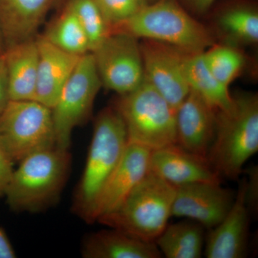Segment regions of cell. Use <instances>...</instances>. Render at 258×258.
<instances>
[{
    "instance_id": "cell-1",
    "label": "cell",
    "mask_w": 258,
    "mask_h": 258,
    "mask_svg": "<svg viewBox=\"0 0 258 258\" xmlns=\"http://www.w3.org/2000/svg\"><path fill=\"white\" fill-rule=\"evenodd\" d=\"M232 96L228 109L217 111L215 138L207 159L220 178L237 180L244 164L258 152V97L250 93Z\"/></svg>"
},
{
    "instance_id": "cell-2",
    "label": "cell",
    "mask_w": 258,
    "mask_h": 258,
    "mask_svg": "<svg viewBox=\"0 0 258 258\" xmlns=\"http://www.w3.org/2000/svg\"><path fill=\"white\" fill-rule=\"evenodd\" d=\"M128 143L126 128L119 113L115 108L103 109L95 121L87 161L73 206L76 215L88 223L94 222L97 200Z\"/></svg>"
},
{
    "instance_id": "cell-3",
    "label": "cell",
    "mask_w": 258,
    "mask_h": 258,
    "mask_svg": "<svg viewBox=\"0 0 258 258\" xmlns=\"http://www.w3.org/2000/svg\"><path fill=\"white\" fill-rule=\"evenodd\" d=\"M69 149L55 147L30 154L20 161L4 196L17 212H37L55 203L71 169Z\"/></svg>"
},
{
    "instance_id": "cell-4",
    "label": "cell",
    "mask_w": 258,
    "mask_h": 258,
    "mask_svg": "<svg viewBox=\"0 0 258 258\" xmlns=\"http://www.w3.org/2000/svg\"><path fill=\"white\" fill-rule=\"evenodd\" d=\"M112 32L161 42L185 54L201 53L215 44L210 30L175 0L146 5L124 23L113 27Z\"/></svg>"
},
{
    "instance_id": "cell-5",
    "label": "cell",
    "mask_w": 258,
    "mask_h": 258,
    "mask_svg": "<svg viewBox=\"0 0 258 258\" xmlns=\"http://www.w3.org/2000/svg\"><path fill=\"white\" fill-rule=\"evenodd\" d=\"M175 186L149 171L114 211L97 221L149 242L156 239L168 225Z\"/></svg>"
},
{
    "instance_id": "cell-6",
    "label": "cell",
    "mask_w": 258,
    "mask_h": 258,
    "mask_svg": "<svg viewBox=\"0 0 258 258\" xmlns=\"http://www.w3.org/2000/svg\"><path fill=\"white\" fill-rule=\"evenodd\" d=\"M115 108L124 122L128 142L152 151L176 144V111L145 79L122 95Z\"/></svg>"
},
{
    "instance_id": "cell-7",
    "label": "cell",
    "mask_w": 258,
    "mask_h": 258,
    "mask_svg": "<svg viewBox=\"0 0 258 258\" xmlns=\"http://www.w3.org/2000/svg\"><path fill=\"white\" fill-rule=\"evenodd\" d=\"M0 140L14 162L55 147L52 110L35 100L10 101L0 115Z\"/></svg>"
},
{
    "instance_id": "cell-8",
    "label": "cell",
    "mask_w": 258,
    "mask_h": 258,
    "mask_svg": "<svg viewBox=\"0 0 258 258\" xmlns=\"http://www.w3.org/2000/svg\"><path fill=\"white\" fill-rule=\"evenodd\" d=\"M101 86L92 53L81 56L51 108L57 147L69 149L74 128L89 118Z\"/></svg>"
},
{
    "instance_id": "cell-9",
    "label": "cell",
    "mask_w": 258,
    "mask_h": 258,
    "mask_svg": "<svg viewBox=\"0 0 258 258\" xmlns=\"http://www.w3.org/2000/svg\"><path fill=\"white\" fill-rule=\"evenodd\" d=\"M91 53L102 86L122 96L143 83V60L137 37L112 32Z\"/></svg>"
},
{
    "instance_id": "cell-10",
    "label": "cell",
    "mask_w": 258,
    "mask_h": 258,
    "mask_svg": "<svg viewBox=\"0 0 258 258\" xmlns=\"http://www.w3.org/2000/svg\"><path fill=\"white\" fill-rule=\"evenodd\" d=\"M144 78L176 110L190 89L183 70L185 53L154 40L140 43Z\"/></svg>"
},
{
    "instance_id": "cell-11",
    "label": "cell",
    "mask_w": 258,
    "mask_h": 258,
    "mask_svg": "<svg viewBox=\"0 0 258 258\" xmlns=\"http://www.w3.org/2000/svg\"><path fill=\"white\" fill-rule=\"evenodd\" d=\"M171 216L185 217L213 228L229 212L235 194L221 182H197L175 186Z\"/></svg>"
},
{
    "instance_id": "cell-12",
    "label": "cell",
    "mask_w": 258,
    "mask_h": 258,
    "mask_svg": "<svg viewBox=\"0 0 258 258\" xmlns=\"http://www.w3.org/2000/svg\"><path fill=\"white\" fill-rule=\"evenodd\" d=\"M152 150L128 142L118 165L103 186L93 210V222L114 211L149 171Z\"/></svg>"
},
{
    "instance_id": "cell-13",
    "label": "cell",
    "mask_w": 258,
    "mask_h": 258,
    "mask_svg": "<svg viewBox=\"0 0 258 258\" xmlns=\"http://www.w3.org/2000/svg\"><path fill=\"white\" fill-rule=\"evenodd\" d=\"M246 177L240 180L232 207L218 225L211 229L205 244L208 258L246 257L249 213L245 200Z\"/></svg>"
},
{
    "instance_id": "cell-14",
    "label": "cell",
    "mask_w": 258,
    "mask_h": 258,
    "mask_svg": "<svg viewBox=\"0 0 258 258\" xmlns=\"http://www.w3.org/2000/svg\"><path fill=\"white\" fill-rule=\"evenodd\" d=\"M216 124L217 110L190 90L176 110V144L207 159Z\"/></svg>"
},
{
    "instance_id": "cell-15",
    "label": "cell",
    "mask_w": 258,
    "mask_h": 258,
    "mask_svg": "<svg viewBox=\"0 0 258 258\" xmlns=\"http://www.w3.org/2000/svg\"><path fill=\"white\" fill-rule=\"evenodd\" d=\"M149 171L174 186L197 182H221L206 158L184 150L176 144L152 150Z\"/></svg>"
},
{
    "instance_id": "cell-16",
    "label": "cell",
    "mask_w": 258,
    "mask_h": 258,
    "mask_svg": "<svg viewBox=\"0 0 258 258\" xmlns=\"http://www.w3.org/2000/svg\"><path fill=\"white\" fill-rule=\"evenodd\" d=\"M37 42L39 59L35 101L52 108L81 56L68 53L42 36L37 37Z\"/></svg>"
},
{
    "instance_id": "cell-17",
    "label": "cell",
    "mask_w": 258,
    "mask_h": 258,
    "mask_svg": "<svg viewBox=\"0 0 258 258\" xmlns=\"http://www.w3.org/2000/svg\"><path fill=\"white\" fill-rule=\"evenodd\" d=\"M54 0H0V32L5 48L35 38Z\"/></svg>"
},
{
    "instance_id": "cell-18",
    "label": "cell",
    "mask_w": 258,
    "mask_h": 258,
    "mask_svg": "<svg viewBox=\"0 0 258 258\" xmlns=\"http://www.w3.org/2000/svg\"><path fill=\"white\" fill-rule=\"evenodd\" d=\"M10 101L35 100L39 50L37 38L5 48Z\"/></svg>"
},
{
    "instance_id": "cell-19",
    "label": "cell",
    "mask_w": 258,
    "mask_h": 258,
    "mask_svg": "<svg viewBox=\"0 0 258 258\" xmlns=\"http://www.w3.org/2000/svg\"><path fill=\"white\" fill-rule=\"evenodd\" d=\"M82 254L86 258H159L162 255L155 242L113 228L88 235L83 242Z\"/></svg>"
},
{
    "instance_id": "cell-20",
    "label": "cell",
    "mask_w": 258,
    "mask_h": 258,
    "mask_svg": "<svg viewBox=\"0 0 258 258\" xmlns=\"http://www.w3.org/2000/svg\"><path fill=\"white\" fill-rule=\"evenodd\" d=\"M183 70L189 89L217 111L228 109L233 103L229 88L219 82L205 64L203 52L185 54Z\"/></svg>"
},
{
    "instance_id": "cell-21",
    "label": "cell",
    "mask_w": 258,
    "mask_h": 258,
    "mask_svg": "<svg viewBox=\"0 0 258 258\" xmlns=\"http://www.w3.org/2000/svg\"><path fill=\"white\" fill-rule=\"evenodd\" d=\"M204 228L195 221L167 225L154 242L166 257L200 258L205 246Z\"/></svg>"
},
{
    "instance_id": "cell-22",
    "label": "cell",
    "mask_w": 258,
    "mask_h": 258,
    "mask_svg": "<svg viewBox=\"0 0 258 258\" xmlns=\"http://www.w3.org/2000/svg\"><path fill=\"white\" fill-rule=\"evenodd\" d=\"M216 25L225 44L238 47L258 42V13L253 8L240 6L225 10Z\"/></svg>"
},
{
    "instance_id": "cell-23",
    "label": "cell",
    "mask_w": 258,
    "mask_h": 258,
    "mask_svg": "<svg viewBox=\"0 0 258 258\" xmlns=\"http://www.w3.org/2000/svg\"><path fill=\"white\" fill-rule=\"evenodd\" d=\"M42 37L54 46L72 55L81 57L91 52L87 35L69 7L49 25Z\"/></svg>"
},
{
    "instance_id": "cell-24",
    "label": "cell",
    "mask_w": 258,
    "mask_h": 258,
    "mask_svg": "<svg viewBox=\"0 0 258 258\" xmlns=\"http://www.w3.org/2000/svg\"><path fill=\"white\" fill-rule=\"evenodd\" d=\"M203 56L210 72L226 87L229 88L245 64V57L238 47L228 44H214Z\"/></svg>"
},
{
    "instance_id": "cell-25",
    "label": "cell",
    "mask_w": 258,
    "mask_h": 258,
    "mask_svg": "<svg viewBox=\"0 0 258 258\" xmlns=\"http://www.w3.org/2000/svg\"><path fill=\"white\" fill-rule=\"evenodd\" d=\"M68 7L74 12L86 32L92 52L111 34L104 15L96 0H71Z\"/></svg>"
},
{
    "instance_id": "cell-26",
    "label": "cell",
    "mask_w": 258,
    "mask_h": 258,
    "mask_svg": "<svg viewBox=\"0 0 258 258\" xmlns=\"http://www.w3.org/2000/svg\"><path fill=\"white\" fill-rule=\"evenodd\" d=\"M111 29L124 23L145 6L144 0H96Z\"/></svg>"
},
{
    "instance_id": "cell-27",
    "label": "cell",
    "mask_w": 258,
    "mask_h": 258,
    "mask_svg": "<svg viewBox=\"0 0 258 258\" xmlns=\"http://www.w3.org/2000/svg\"><path fill=\"white\" fill-rule=\"evenodd\" d=\"M245 200L249 214L257 215L258 210V169L257 166H252L245 171Z\"/></svg>"
},
{
    "instance_id": "cell-28",
    "label": "cell",
    "mask_w": 258,
    "mask_h": 258,
    "mask_svg": "<svg viewBox=\"0 0 258 258\" xmlns=\"http://www.w3.org/2000/svg\"><path fill=\"white\" fill-rule=\"evenodd\" d=\"M14 163L0 140V196H4L5 189L14 171Z\"/></svg>"
},
{
    "instance_id": "cell-29",
    "label": "cell",
    "mask_w": 258,
    "mask_h": 258,
    "mask_svg": "<svg viewBox=\"0 0 258 258\" xmlns=\"http://www.w3.org/2000/svg\"><path fill=\"white\" fill-rule=\"evenodd\" d=\"M10 101L9 82L4 53L0 55V115Z\"/></svg>"
},
{
    "instance_id": "cell-30",
    "label": "cell",
    "mask_w": 258,
    "mask_h": 258,
    "mask_svg": "<svg viewBox=\"0 0 258 258\" xmlns=\"http://www.w3.org/2000/svg\"><path fill=\"white\" fill-rule=\"evenodd\" d=\"M191 11L197 14H203L208 11L215 0H181Z\"/></svg>"
},
{
    "instance_id": "cell-31",
    "label": "cell",
    "mask_w": 258,
    "mask_h": 258,
    "mask_svg": "<svg viewBox=\"0 0 258 258\" xmlns=\"http://www.w3.org/2000/svg\"><path fill=\"white\" fill-rule=\"evenodd\" d=\"M15 257H16V254L8 235L5 233L4 230L0 227V258H15Z\"/></svg>"
},
{
    "instance_id": "cell-32",
    "label": "cell",
    "mask_w": 258,
    "mask_h": 258,
    "mask_svg": "<svg viewBox=\"0 0 258 258\" xmlns=\"http://www.w3.org/2000/svg\"><path fill=\"white\" fill-rule=\"evenodd\" d=\"M5 50L4 40H3V36H2L1 32H0V55L4 53Z\"/></svg>"
},
{
    "instance_id": "cell-33",
    "label": "cell",
    "mask_w": 258,
    "mask_h": 258,
    "mask_svg": "<svg viewBox=\"0 0 258 258\" xmlns=\"http://www.w3.org/2000/svg\"><path fill=\"white\" fill-rule=\"evenodd\" d=\"M157 1V0H144V3L146 4H151V3H154V2Z\"/></svg>"
}]
</instances>
